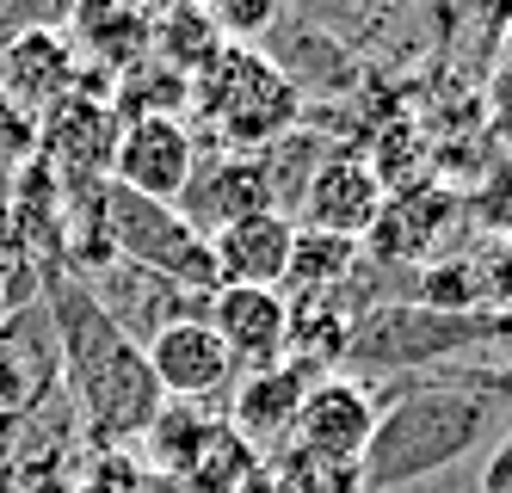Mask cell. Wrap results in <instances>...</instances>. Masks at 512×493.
<instances>
[{"mask_svg": "<svg viewBox=\"0 0 512 493\" xmlns=\"http://www.w3.org/2000/svg\"><path fill=\"white\" fill-rule=\"evenodd\" d=\"M75 56H93L105 68H118L130 74L136 62H149L155 50V19L142 0H81V13H75Z\"/></svg>", "mask_w": 512, "mask_h": 493, "instance_id": "cell-17", "label": "cell"}, {"mask_svg": "<svg viewBox=\"0 0 512 493\" xmlns=\"http://www.w3.org/2000/svg\"><path fill=\"white\" fill-rule=\"evenodd\" d=\"M451 216H457V204L445 198V192H401V198H389L383 204V216H377V229L364 235L371 247L364 253H377V259H438V247H445V229H451Z\"/></svg>", "mask_w": 512, "mask_h": 493, "instance_id": "cell-18", "label": "cell"}, {"mask_svg": "<svg viewBox=\"0 0 512 493\" xmlns=\"http://www.w3.org/2000/svg\"><path fill=\"white\" fill-rule=\"evenodd\" d=\"M377 389L358 383V376H340L327 370L315 376V389L303 401V420H297V438L315 450V457H334V463H364V450H371V432H377Z\"/></svg>", "mask_w": 512, "mask_h": 493, "instance_id": "cell-12", "label": "cell"}, {"mask_svg": "<svg viewBox=\"0 0 512 493\" xmlns=\"http://www.w3.org/2000/svg\"><path fill=\"white\" fill-rule=\"evenodd\" d=\"M475 493H512V432L482 457V475H475Z\"/></svg>", "mask_w": 512, "mask_h": 493, "instance_id": "cell-28", "label": "cell"}, {"mask_svg": "<svg viewBox=\"0 0 512 493\" xmlns=\"http://www.w3.org/2000/svg\"><path fill=\"white\" fill-rule=\"evenodd\" d=\"M260 463H266L260 450H253V444L223 420V426L210 432V444L198 450V463L186 469V481H173V487H186V493H235L253 469H260Z\"/></svg>", "mask_w": 512, "mask_h": 493, "instance_id": "cell-22", "label": "cell"}, {"mask_svg": "<svg viewBox=\"0 0 512 493\" xmlns=\"http://www.w3.org/2000/svg\"><path fill=\"white\" fill-rule=\"evenodd\" d=\"M494 339H500V352H506V364H512V321H494Z\"/></svg>", "mask_w": 512, "mask_h": 493, "instance_id": "cell-31", "label": "cell"}, {"mask_svg": "<svg viewBox=\"0 0 512 493\" xmlns=\"http://www.w3.org/2000/svg\"><path fill=\"white\" fill-rule=\"evenodd\" d=\"M44 309L62 346V395L75 407V426L87 450H130L142 426L155 420L161 389L142 358V339L93 296L87 278L68 265H44Z\"/></svg>", "mask_w": 512, "mask_h": 493, "instance_id": "cell-1", "label": "cell"}, {"mask_svg": "<svg viewBox=\"0 0 512 493\" xmlns=\"http://www.w3.org/2000/svg\"><path fill=\"white\" fill-rule=\"evenodd\" d=\"M290 241H297V222H290L284 210H260V216H241V222H229V229H216V235H210L216 284L284 290Z\"/></svg>", "mask_w": 512, "mask_h": 493, "instance_id": "cell-16", "label": "cell"}, {"mask_svg": "<svg viewBox=\"0 0 512 493\" xmlns=\"http://www.w3.org/2000/svg\"><path fill=\"white\" fill-rule=\"evenodd\" d=\"M216 50H223V37H216V25L204 19V7H179V13H161L155 19V50L149 56L161 68H173V74H186V81H192V74Z\"/></svg>", "mask_w": 512, "mask_h": 493, "instance_id": "cell-23", "label": "cell"}, {"mask_svg": "<svg viewBox=\"0 0 512 493\" xmlns=\"http://www.w3.org/2000/svg\"><path fill=\"white\" fill-rule=\"evenodd\" d=\"M50 395H62V346L38 296L13 321H0V444L38 420Z\"/></svg>", "mask_w": 512, "mask_h": 493, "instance_id": "cell-8", "label": "cell"}, {"mask_svg": "<svg viewBox=\"0 0 512 493\" xmlns=\"http://www.w3.org/2000/svg\"><path fill=\"white\" fill-rule=\"evenodd\" d=\"M179 210H186V222L210 241L216 229H229V222L241 216H260V210H278L272 198V179L260 167V155H216V167H198L186 198H179Z\"/></svg>", "mask_w": 512, "mask_h": 493, "instance_id": "cell-15", "label": "cell"}, {"mask_svg": "<svg viewBox=\"0 0 512 493\" xmlns=\"http://www.w3.org/2000/svg\"><path fill=\"white\" fill-rule=\"evenodd\" d=\"M81 87V56L62 31L50 25H31V31H13L7 50H0V99L13 111H44L62 105L68 93Z\"/></svg>", "mask_w": 512, "mask_h": 493, "instance_id": "cell-14", "label": "cell"}, {"mask_svg": "<svg viewBox=\"0 0 512 493\" xmlns=\"http://www.w3.org/2000/svg\"><path fill=\"white\" fill-rule=\"evenodd\" d=\"M469 339H494V321L488 315H438V309H420V302H383V309L358 315L346 364L389 376V370H408L426 358H445V352L469 346Z\"/></svg>", "mask_w": 512, "mask_h": 493, "instance_id": "cell-5", "label": "cell"}, {"mask_svg": "<svg viewBox=\"0 0 512 493\" xmlns=\"http://www.w3.org/2000/svg\"><path fill=\"white\" fill-rule=\"evenodd\" d=\"M223 426L216 407H192V401H161L155 420L142 426V469L155 481H186V469L198 463V450L210 444V432Z\"/></svg>", "mask_w": 512, "mask_h": 493, "instance_id": "cell-19", "label": "cell"}, {"mask_svg": "<svg viewBox=\"0 0 512 493\" xmlns=\"http://www.w3.org/2000/svg\"><path fill=\"white\" fill-rule=\"evenodd\" d=\"M118 136H124L118 105L87 93V87H75L62 105H50L38 118V161L56 173L62 192H87V185L112 179Z\"/></svg>", "mask_w": 512, "mask_h": 493, "instance_id": "cell-6", "label": "cell"}, {"mask_svg": "<svg viewBox=\"0 0 512 493\" xmlns=\"http://www.w3.org/2000/svg\"><path fill=\"white\" fill-rule=\"evenodd\" d=\"M266 475L278 481V493H371L364 487V463H334L303 444H278L266 457Z\"/></svg>", "mask_w": 512, "mask_h": 493, "instance_id": "cell-21", "label": "cell"}, {"mask_svg": "<svg viewBox=\"0 0 512 493\" xmlns=\"http://www.w3.org/2000/svg\"><path fill=\"white\" fill-rule=\"evenodd\" d=\"M198 173V136L179 118H124L118 155H112V185L149 198V204H179Z\"/></svg>", "mask_w": 512, "mask_h": 493, "instance_id": "cell-11", "label": "cell"}, {"mask_svg": "<svg viewBox=\"0 0 512 493\" xmlns=\"http://www.w3.org/2000/svg\"><path fill=\"white\" fill-rule=\"evenodd\" d=\"M161 13H179V7H204V0H155Z\"/></svg>", "mask_w": 512, "mask_h": 493, "instance_id": "cell-33", "label": "cell"}, {"mask_svg": "<svg viewBox=\"0 0 512 493\" xmlns=\"http://www.w3.org/2000/svg\"><path fill=\"white\" fill-rule=\"evenodd\" d=\"M204 321L216 339L235 352L241 370L278 364L290 352V296L284 290H253V284H216L204 296Z\"/></svg>", "mask_w": 512, "mask_h": 493, "instance_id": "cell-13", "label": "cell"}, {"mask_svg": "<svg viewBox=\"0 0 512 493\" xmlns=\"http://www.w3.org/2000/svg\"><path fill=\"white\" fill-rule=\"evenodd\" d=\"M142 358H149V370H155L161 401H192V407L229 401L235 376H241L235 352L216 339V327L204 315H173V321H161L149 339H142Z\"/></svg>", "mask_w": 512, "mask_h": 493, "instance_id": "cell-7", "label": "cell"}, {"mask_svg": "<svg viewBox=\"0 0 512 493\" xmlns=\"http://www.w3.org/2000/svg\"><path fill=\"white\" fill-rule=\"evenodd\" d=\"M364 7H377V13H408L414 0H364Z\"/></svg>", "mask_w": 512, "mask_h": 493, "instance_id": "cell-32", "label": "cell"}, {"mask_svg": "<svg viewBox=\"0 0 512 493\" xmlns=\"http://www.w3.org/2000/svg\"><path fill=\"white\" fill-rule=\"evenodd\" d=\"M235 493H278V481H272V475H266V463H260V469H253V475L235 487Z\"/></svg>", "mask_w": 512, "mask_h": 493, "instance_id": "cell-30", "label": "cell"}, {"mask_svg": "<svg viewBox=\"0 0 512 493\" xmlns=\"http://www.w3.org/2000/svg\"><path fill=\"white\" fill-rule=\"evenodd\" d=\"M469 272H475V296H482V315L488 321H512V229L488 235L482 247L469 253Z\"/></svg>", "mask_w": 512, "mask_h": 493, "instance_id": "cell-24", "label": "cell"}, {"mask_svg": "<svg viewBox=\"0 0 512 493\" xmlns=\"http://www.w3.org/2000/svg\"><path fill=\"white\" fill-rule=\"evenodd\" d=\"M358 265H364V241L321 235V229H297V241H290V265H284V296L346 290Z\"/></svg>", "mask_w": 512, "mask_h": 493, "instance_id": "cell-20", "label": "cell"}, {"mask_svg": "<svg viewBox=\"0 0 512 493\" xmlns=\"http://www.w3.org/2000/svg\"><path fill=\"white\" fill-rule=\"evenodd\" d=\"M284 0H204V19L216 25L223 44H260V37L278 25Z\"/></svg>", "mask_w": 512, "mask_h": 493, "instance_id": "cell-25", "label": "cell"}, {"mask_svg": "<svg viewBox=\"0 0 512 493\" xmlns=\"http://www.w3.org/2000/svg\"><path fill=\"white\" fill-rule=\"evenodd\" d=\"M44 290V272H38V259H31L13 235H0V321H13L19 309H31Z\"/></svg>", "mask_w": 512, "mask_h": 493, "instance_id": "cell-27", "label": "cell"}, {"mask_svg": "<svg viewBox=\"0 0 512 493\" xmlns=\"http://www.w3.org/2000/svg\"><path fill=\"white\" fill-rule=\"evenodd\" d=\"M494 426V395L482 383H414L377 407V432L364 450V487L395 493L463 463Z\"/></svg>", "mask_w": 512, "mask_h": 493, "instance_id": "cell-2", "label": "cell"}, {"mask_svg": "<svg viewBox=\"0 0 512 493\" xmlns=\"http://www.w3.org/2000/svg\"><path fill=\"white\" fill-rule=\"evenodd\" d=\"M68 493H149V469L130 450H87V463Z\"/></svg>", "mask_w": 512, "mask_h": 493, "instance_id": "cell-26", "label": "cell"}, {"mask_svg": "<svg viewBox=\"0 0 512 493\" xmlns=\"http://www.w3.org/2000/svg\"><path fill=\"white\" fill-rule=\"evenodd\" d=\"M500 93L512 99V25L500 31Z\"/></svg>", "mask_w": 512, "mask_h": 493, "instance_id": "cell-29", "label": "cell"}, {"mask_svg": "<svg viewBox=\"0 0 512 493\" xmlns=\"http://www.w3.org/2000/svg\"><path fill=\"white\" fill-rule=\"evenodd\" d=\"M105 241H112V253L124 265L161 278L167 290H192V296L216 290L210 241L186 222L179 204H149V198H136V192L105 179Z\"/></svg>", "mask_w": 512, "mask_h": 493, "instance_id": "cell-4", "label": "cell"}, {"mask_svg": "<svg viewBox=\"0 0 512 493\" xmlns=\"http://www.w3.org/2000/svg\"><path fill=\"white\" fill-rule=\"evenodd\" d=\"M389 204V179L377 173V161L352 155V148H340V155H321L303 198H297V229H321V235H346V241H364L377 229V216Z\"/></svg>", "mask_w": 512, "mask_h": 493, "instance_id": "cell-9", "label": "cell"}, {"mask_svg": "<svg viewBox=\"0 0 512 493\" xmlns=\"http://www.w3.org/2000/svg\"><path fill=\"white\" fill-rule=\"evenodd\" d=\"M192 105L216 124L229 155H266L303 124V87L253 44H223L192 74Z\"/></svg>", "mask_w": 512, "mask_h": 493, "instance_id": "cell-3", "label": "cell"}, {"mask_svg": "<svg viewBox=\"0 0 512 493\" xmlns=\"http://www.w3.org/2000/svg\"><path fill=\"white\" fill-rule=\"evenodd\" d=\"M315 376H327V370H315L303 358H278V364H260V370H241L229 401H223V420L260 450V457H272L278 444L297 438V420H303V401L315 389Z\"/></svg>", "mask_w": 512, "mask_h": 493, "instance_id": "cell-10", "label": "cell"}]
</instances>
